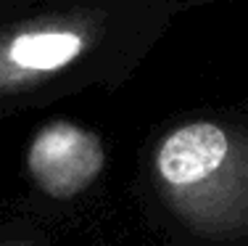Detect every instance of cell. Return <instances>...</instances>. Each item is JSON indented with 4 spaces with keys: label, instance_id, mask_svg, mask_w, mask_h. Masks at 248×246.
Listing matches in <instances>:
<instances>
[{
    "label": "cell",
    "instance_id": "6da1fadb",
    "mask_svg": "<svg viewBox=\"0 0 248 246\" xmlns=\"http://www.w3.org/2000/svg\"><path fill=\"white\" fill-rule=\"evenodd\" d=\"M143 204L174 246H248V127L187 119L143 162Z\"/></svg>",
    "mask_w": 248,
    "mask_h": 246
},
{
    "label": "cell",
    "instance_id": "7a4b0ae2",
    "mask_svg": "<svg viewBox=\"0 0 248 246\" xmlns=\"http://www.w3.org/2000/svg\"><path fill=\"white\" fill-rule=\"evenodd\" d=\"M98 37V24L87 16H53L0 34V103L53 85Z\"/></svg>",
    "mask_w": 248,
    "mask_h": 246
},
{
    "label": "cell",
    "instance_id": "3957f363",
    "mask_svg": "<svg viewBox=\"0 0 248 246\" xmlns=\"http://www.w3.org/2000/svg\"><path fill=\"white\" fill-rule=\"evenodd\" d=\"M24 167L32 196L50 207H63L79 201L100 180L106 146L87 127L56 119L32 135Z\"/></svg>",
    "mask_w": 248,
    "mask_h": 246
},
{
    "label": "cell",
    "instance_id": "277c9868",
    "mask_svg": "<svg viewBox=\"0 0 248 246\" xmlns=\"http://www.w3.org/2000/svg\"><path fill=\"white\" fill-rule=\"evenodd\" d=\"M0 246H50V236L34 222L0 225Z\"/></svg>",
    "mask_w": 248,
    "mask_h": 246
}]
</instances>
